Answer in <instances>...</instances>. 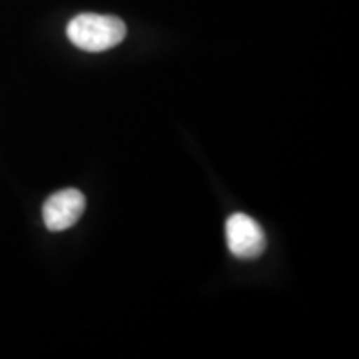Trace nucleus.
I'll return each mask as SVG.
<instances>
[{"instance_id":"f257e3e1","label":"nucleus","mask_w":359,"mask_h":359,"mask_svg":"<svg viewBox=\"0 0 359 359\" xmlns=\"http://www.w3.org/2000/svg\"><path fill=\"white\" fill-rule=\"evenodd\" d=\"M66 34L80 50L104 52L126 39V25L118 16L86 13L68 22Z\"/></svg>"},{"instance_id":"f03ea898","label":"nucleus","mask_w":359,"mask_h":359,"mask_svg":"<svg viewBox=\"0 0 359 359\" xmlns=\"http://www.w3.org/2000/svg\"><path fill=\"white\" fill-rule=\"evenodd\" d=\"M228 248L240 259H256L266 250V233L256 219L248 214H231L226 222Z\"/></svg>"},{"instance_id":"7ed1b4c3","label":"nucleus","mask_w":359,"mask_h":359,"mask_svg":"<svg viewBox=\"0 0 359 359\" xmlns=\"http://www.w3.org/2000/svg\"><path fill=\"white\" fill-rule=\"evenodd\" d=\"M84 208H86V198L80 190L66 188L60 192H54L42 208L44 226L50 231L68 230L84 214Z\"/></svg>"}]
</instances>
